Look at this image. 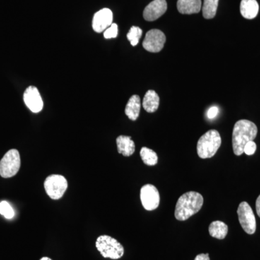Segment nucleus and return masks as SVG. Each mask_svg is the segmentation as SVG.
<instances>
[{"mask_svg":"<svg viewBox=\"0 0 260 260\" xmlns=\"http://www.w3.org/2000/svg\"><path fill=\"white\" fill-rule=\"evenodd\" d=\"M23 100L32 112H40L44 107V102L37 87L29 86L24 92Z\"/></svg>","mask_w":260,"mask_h":260,"instance_id":"obj_10","label":"nucleus"},{"mask_svg":"<svg viewBox=\"0 0 260 260\" xmlns=\"http://www.w3.org/2000/svg\"><path fill=\"white\" fill-rule=\"evenodd\" d=\"M95 246L104 258L118 259L124 255L123 246L116 239L109 236H100L97 239Z\"/></svg>","mask_w":260,"mask_h":260,"instance_id":"obj_4","label":"nucleus"},{"mask_svg":"<svg viewBox=\"0 0 260 260\" xmlns=\"http://www.w3.org/2000/svg\"><path fill=\"white\" fill-rule=\"evenodd\" d=\"M221 145V138L217 130L211 129L200 138L197 145V150L200 158H210L214 156Z\"/></svg>","mask_w":260,"mask_h":260,"instance_id":"obj_3","label":"nucleus"},{"mask_svg":"<svg viewBox=\"0 0 260 260\" xmlns=\"http://www.w3.org/2000/svg\"><path fill=\"white\" fill-rule=\"evenodd\" d=\"M142 35H143V30L141 28H140L139 27L133 26L130 28L128 34H126V37H127L131 45L135 47L139 43Z\"/></svg>","mask_w":260,"mask_h":260,"instance_id":"obj_21","label":"nucleus"},{"mask_svg":"<svg viewBox=\"0 0 260 260\" xmlns=\"http://www.w3.org/2000/svg\"><path fill=\"white\" fill-rule=\"evenodd\" d=\"M140 156L145 165L153 167L156 165L158 162V155L156 153L151 149L143 147L140 150Z\"/></svg>","mask_w":260,"mask_h":260,"instance_id":"obj_20","label":"nucleus"},{"mask_svg":"<svg viewBox=\"0 0 260 260\" xmlns=\"http://www.w3.org/2000/svg\"><path fill=\"white\" fill-rule=\"evenodd\" d=\"M68 186V181L65 177L58 174L49 176L44 181L46 192L52 200H59L62 198Z\"/></svg>","mask_w":260,"mask_h":260,"instance_id":"obj_6","label":"nucleus"},{"mask_svg":"<svg viewBox=\"0 0 260 260\" xmlns=\"http://www.w3.org/2000/svg\"><path fill=\"white\" fill-rule=\"evenodd\" d=\"M140 107L141 103L139 95H134L130 98L125 108L126 115L130 120L135 121L139 117Z\"/></svg>","mask_w":260,"mask_h":260,"instance_id":"obj_17","label":"nucleus"},{"mask_svg":"<svg viewBox=\"0 0 260 260\" xmlns=\"http://www.w3.org/2000/svg\"><path fill=\"white\" fill-rule=\"evenodd\" d=\"M20 164L18 150L16 149L10 150L0 160V176L5 179L14 177L20 170Z\"/></svg>","mask_w":260,"mask_h":260,"instance_id":"obj_5","label":"nucleus"},{"mask_svg":"<svg viewBox=\"0 0 260 260\" xmlns=\"http://www.w3.org/2000/svg\"><path fill=\"white\" fill-rule=\"evenodd\" d=\"M160 104V98L158 93L153 90H148L143 99V107L148 113H153L158 110Z\"/></svg>","mask_w":260,"mask_h":260,"instance_id":"obj_16","label":"nucleus"},{"mask_svg":"<svg viewBox=\"0 0 260 260\" xmlns=\"http://www.w3.org/2000/svg\"><path fill=\"white\" fill-rule=\"evenodd\" d=\"M167 10L166 0H153L143 11V18L147 21H154L161 17Z\"/></svg>","mask_w":260,"mask_h":260,"instance_id":"obj_11","label":"nucleus"},{"mask_svg":"<svg viewBox=\"0 0 260 260\" xmlns=\"http://www.w3.org/2000/svg\"><path fill=\"white\" fill-rule=\"evenodd\" d=\"M140 200L143 208L151 211L158 208L160 204V194L155 186L146 184L141 188Z\"/></svg>","mask_w":260,"mask_h":260,"instance_id":"obj_9","label":"nucleus"},{"mask_svg":"<svg viewBox=\"0 0 260 260\" xmlns=\"http://www.w3.org/2000/svg\"><path fill=\"white\" fill-rule=\"evenodd\" d=\"M229 228L223 221L216 220L212 222L209 226L210 235L218 239H225L227 236Z\"/></svg>","mask_w":260,"mask_h":260,"instance_id":"obj_18","label":"nucleus"},{"mask_svg":"<svg viewBox=\"0 0 260 260\" xmlns=\"http://www.w3.org/2000/svg\"><path fill=\"white\" fill-rule=\"evenodd\" d=\"M219 112L218 108L217 107H212L208 109V113H207V116H208V119H213L217 115H218Z\"/></svg>","mask_w":260,"mask_h":260,"instance_id":"obj_25","label":"nucleus"},{"mask_svg":"<svg viewBox=\"0 0 260 260\" xmlns=\"http://www.w3.org/2000/svg\"><path fill=\"white\" fill-rule=\"evenodd\" d=\"M256 213H257L258 216L260 218V195L258 197L256 201Z\"/></svg>","mask_w":260,"mask_h":260,"instance_id":"obj_27","label":"nucleus"},{"mask_svg":"<svg viewBox=\"0 0 260 260\" xmlns=\"http://www.w3.org/2000/svg\"><path fill=\"white\" fill-rule=\"evenodd\" d=\"M239 223L244 232L248 234H253L256 232V218L254 212L246 202H242L237 210Z\"/></svg>","mask_w":260,"mask_h":260,"instance_id":"obj_7","label":"nucleus"},{"mask_svg":"<svg viewBox=\"0 0 260 260\" xmlns=\"http://www.w3.org/2000/svg\"><path fill=\"white\" fill-rule=\"evenodd\" d=\"M219 0H204L203 15L205 19H212L215 16L218 10Z\"/></svg>","mask_w":260,"mask_h":260,"instance_id":"obj_19","label":"nucleus"},{"mask_svg":"<svg viewBox=\"0 0 260 260\" xmlns=\"http://www.w3.org/2000/svg\"><path fill=\"white\" fill-rule=\"evenodd\" d=\"M116 145L118 153L124 156L129 157L135 153V145L131 137L120 135L116 138Z\"/></svg>","mask_w":260,"mask_h":260,"instance_id":"obj_14","label":"nucleus"},{"mask_svg":"<svg viewBox=\"0 0 260 260\" xmlns=\"http://www.w3.org/2000/svg\"><path fill=\"white\" fill-rule=\"evenodd\" d=\"M0 214L7 219H12L15 216L14 210L7 201L0 203Z\"/></svg>","mask_w":260,"mask_h":260,"instance_id":"obj_22","label":"nucleus"},{"mask_svg":"<svg viewBox=\"0 0 260 260\" xmlns=\"http://www.w3.org/2000/svg\"><path fill=\"white\" fill-rule=\"evenodd\" d=\"M203 195L197 191H188L181 195L176 205L175 218L184 221L198 213L203 205Z\"/></svg>","mask_w":260,"mask_h":260,"instance_id":"obj_2","label":"nucleus"},{"mask_svg":"<svg viewBox=\"0 0 260 260\" xmlns=\"http://www.w3.org/2000/svg\"><path fill=\"white\" fill-rule=\"evenodd\" d=\"M256 150V143L254 141H249L244 146V153L247 155H251L255 153Z\"/></svg>","mask_w":260,"mask_h":260,"instance_id":"obj_24","label":"nucleus"},{"mask_svg":"<svg viewBox=\"0 0 260 260\" xmlns=\"http://www.w3.org/2000/svg\"><path fill=\"white\" fill-rule=\"evenodd\" d=\"M257 132V126L252 121L246 119L237 121L232 134L233 150L236 155L244 153V146L248 142L254 141Z\"/></svg>","mask_w":260,"mask_h":260,"instance_id":"obj_1","label":"nucleus"},{"mask_svg":"<svg viewBox=\"0 0 260 260\" xmlns=\"http://www.w3.org/2000/svg\"><path fill=\"white\" fill-rule=\"evenodd\" d=\"M202 8L201 0H178V11L181 14L191 15L200 13Z\"/></svg>","mask_w":260,"mask_h":260,"instance_id":"obj_13","label":"nucleus"},{"mask_svg":"<svg viewBox=\"0 0 260 260\" xmlns=\"http://www.w3.org/2000/svg\"><path fill=\"white\" fill-rule=\"evenodd\" d=\"M40 260H51L50 258L49 257H43Z\"/></svg>","mask_w":260,"mask_h":260,"instance_id":"obj_28","label":"nucleus"},{"mask_svg":"<svg viewBox=\"0 0 260 260\" xmlns=\"http://www.w3.org/2000/svg\"><path fill=\"white\" fill-rule=\"evenodd\" d=\"M113 22V13L112 10L108 8L99 10L95 15L93 19V28L94 31L97 32H104L110 26Z\"/></svg>","mask_w":260,"mask_h":260,"instance_id":"obj_12","label":"nucleus"},{"mask_svg":"<svg viewBox=\"0 0 260 260\" xmlns=\"http://www.w3.org/2000/svg\"><path fill=\"white\" fill-rule=\"evenodd\" d=\"M241 14L244 18H255L259 13V4L256 0H242L240 5Z\"/></svg>","mask_w":260,"mask_h":260,"instance_id":"obj_15","label":"nucleus"},{"mask_svg":"<svg viewBox=\"0 0 260 260\" xmlns=\"http://www.w3.org/2000/svg\"><path fill=\"white\" fill-rule=\"evenodd\" d=\"M194 260H210L209 254H200L195 257Z\"/></svg>","mask_w":260,"mask_h":260,"instance_id":"obj_26","label":"nucleus"},{"mask_svg":"<svg viewBox=\"0 0 260 260\" xmlns=\"http://www.w3.org/2000/svg\"><path fill=\"white\" fill-rule=\"evenodd\" d=\"M166 42L167 38L161 30L152 29L145 35L143 47L149 52L158 53L164 49Z\"/></svg>","mask_w":260,"mask_h":260,"instance_id":"obj_8","label":"nucleus"},{"mask_svg":"<svg viewBox=\"0 0 260 260\" xmlns=\"http://www.w3.org/2000/svg\"><path fill=\"white\" fill-rule=\"evenodd\" d=\"M118 35V26L116 23H112L110 26L104 30V37L105 39H110L116 38Z\"/></svg>","mask_w":260,"mask_h":260,"instance_id":"obj_23","label":"nucleus"}]
</instances>
